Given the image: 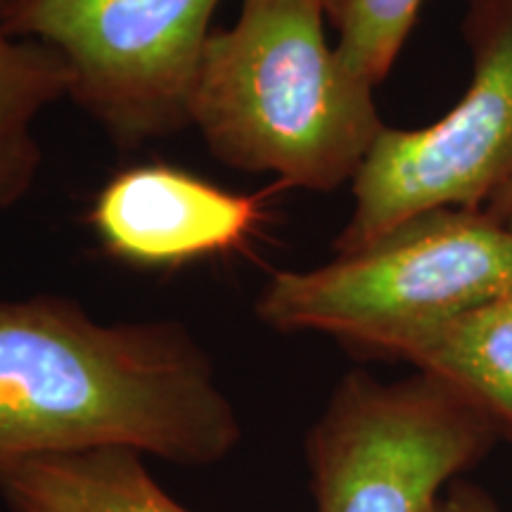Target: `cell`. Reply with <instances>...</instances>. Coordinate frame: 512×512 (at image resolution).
Instances as JSON below:
<instances>
[{
    "label": "cell",
    "instance_id": "1",
    "mask_svg": "<svg viewBox=\"0 0 512 512\" xmlns=\"http://www.w3.org/2000/svg\"><path fill=\"white\" fill-rule=\"evenodd\" d=\"M240 439L238 411L183 323L105 325L72 299L0 297V463L131 448L209 465Z\"/></svg>",
    "mask_w": 512,
    "mask_h": 512
},
{
    "label": "cell",
    "instance_id": "2",
    "mask_svg": "<svg viewBox=\"0 0 512 512\" xmlns=\"http://www.w3.org/2000/svg\"><path fill=\"white\" fill-rule=\"evenodd\" d=\"M323 0H242L204 43L190 126L230 169L332 192L354 181L380 136L375 88L325 34Z\"/></svg>",
    "mask_w": 512,
    "mask_h": 512
},
{
    "label": "cell",
    "instance_id": "3",
    "mask_svg": "<svg viewBox=\"0 0 512 512\" xmlns=\"http://www.w3.org/2000/svg\"><path fill=\"white\" fill-rule=\"evenodd\" d=\"M512 290V228L484 209L413 216L311 271H278L256 316L278 332H320L396 358L422 332Z\"/></svg>",
    "mask_w": 512,
    "mask_h": 512
},
{
    "label": "cell",
    "instance_id": "4",
    "mask_svg": "<svg viewBox=\"0 0 512 512\" xmlns=\"http://www.w3.org/2000/svg\"><path fill=\"white\" fill-rule=\"evenodd\" d=\"M501 437L439 377L351 370L306 439L316 512H425Z\"/></svg>",
    "mask_w": 512,
    "mask_h": 512
},
{
    "label": "cell",
    "instance_id": "5",
    "mask_svg": "<svg viewBox=\"0 0 512 512\" xmlns=\"http://www.w3.org/2000/svg\"><path fill=\"white\" fill-rule=\"evenodd\" d=\"M472 79L463 98L422 128L384 126L351 181L354 209L332 252L368 247L441 207L486 209L512 183V0H467Z\"/></svg>",
    "mask_w": 512,
    "mask_h": 512
},
{
    "label": "cell",
    "instance_id": "6",
    "mask_svg": "<svg viewBox=\"0 0 512 512\" xmlns=\"http://www.w3.org/2000/svg\"><path fill=\"white\" fill-rule=\"evenodd\" d=\"M221 0H0L12 38L67 64L81 105L124 147L190 126V95Z\"/></svg>",
    "mask_w": 512,
    "mask_h": 512
},
{
    "label": "cell",
    "instance_id": "7",
    "mask_svg": "<svg viewBox=\"0 0 512 512\" xmlns=\"http://www.w3.org/2000/svg\"><path fill=\"white\" fill-rule=\"evenodd\" d=\"M266 197L228 192L169 164H140L107 181L88 219L117 259L176 268L245 247L268 219Z\"/></svg>",
    "mask_w": 512,
    "mask_h": 512
},
{
    "label": "cell",
    "instance_id": "8",
    "mask_svg": "<svg viewBox=\"0 0 512 512\" xmlns=\"http://www.w3.org/2000/svg\"><path fill=\"white\" fill-rule=\"evenodd\" d=\"M12 512H190L152 479L131 448H91L0 463Z\"/></svg>",
    "mask_w": 512,
    "mask_h": 512
},
{
    "label": "cell",
    "instance_id": "9",
    "mask_svg": "<svg viewBox=\"0 0 512 512\" xmlns=\"http://www.w3.org/2000/svg\"><path fill=\"white\" fill-rule=\"evenodd\" d=\"M396 361L451 384L512 439V290L422 332Z\"/></svg>",
    "mask_w": 512,
    "mask_h": 512
},
{
    "label": "cell",
    "instance_id": "10",
    "mask_svg": "<svg viewBox=\"0 0 512 512\" xmlns=\"http://www.w3.org/2000/svg\"><path fill=\"white\" fill-rule=\"evenodd\" d=\"M72 86V74L55 50L12 38L0 19V209L15 207L34 188L43 159L34 124Z\"/></svg>",
    "mask_w": 512,
    "mask_h": 512
},
{
    "label": "cell",
    "instance_id": "11",
    "mask_svg": "<svg viewBox=\"0 0 512 512\" xmlns=\"http://www.w3.org/2000/svg\"><path fill=\"white\" fill-rule=\"evenodd\" d=\"M422 0H323L337 31V55L358 79L377 88L399 60Z\"/></svg>",
    "mask_w": 512,
    "mask_h": 512
},
{
    "label": "cell",
    "instance_id": "12",
    "mask_svg": "<svg viewBox=\"0 0 512 512\" xmlns=\"http://www.w3.org/2000/svg\"><path fill=\"white\" fill-rule=\"evenodd\" d=\"M425 512H498V505L479 486L456 479L434 498Z\"/></svg>",
    "mask_w": 512,
    "mask_h": 512
},
{
    "label": "cell",
    "instance_id": "13",
    "mask_svg": "<svg viewBox=\"0 0 512 512\" xmlns=\"http://www.w3.org/2000/svg\"><path fill=\"white\" fill-rule=\"evenodd\" d=\"M484 211L491 216V219L508 223L512 219V183L508 185V188H503L501 192H498V195L489 202V207H486Z\"/></svg>",
    "mask_w": 512,
    "mask_h": 512
},
{
    "label": "cell",
    "instance_id": "14",
    "mask_svg": "<svg viewBox=\"0 0 512 512\" xmlns=\"http://www.w3.org/2000/svg\"><path fill=\"white\" fill-rule=\"evenodd\" d=\"M508 226H510V228H512V219H510V221H508Z\"/></svg>",
    "mask_w": 512,
    "mask_h": 512
}]
</instances>
